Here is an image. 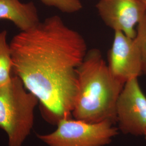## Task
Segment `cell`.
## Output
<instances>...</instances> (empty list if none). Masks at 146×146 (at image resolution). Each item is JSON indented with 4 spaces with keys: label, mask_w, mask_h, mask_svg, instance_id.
Wrapping results in <instances>:
<instances>
[{
    "label": "cell",
    "mask_w": 146,
    "mask_h": 146,
    "mask_svg": "<svg viewBox=\"0 0 146 146\" xmlns=\"http://www.w3.org/2000/svg\"><path fill=\"white\" fill-rule=\"evenodd\" d=\"M141 2L144 4V5H145L146 7V0H141Z\"/></svg>",
    "instance_id": "obj_12"
},
{
    "label": "cell",
    "mask_w": 146,
    "mask_h": 146,
    "mask_svg": "<svg viewBox=\"0 0 146 146\" xmlns=\"http://www.w3.org/2000/svg\"><path fill=\"white\" fill-rule=\"evenodd\" d=\"M116 124L123 134L143 135L146 128V96L137 78L124 85L117 100Z\"/></svg>",
    "instance_id": "obj_5"
},
{
    "label": "cell",
    "mask_w": 146,
    "mask_h": 146,
    "mask_svg": "<svg viewBox=\"0 0 146 146\" xmlns=\"http://www.w3.org/2000/svg\"><path fill=\"white\" fill-rule=\"evenodd\" d=\"M45 5L52 7L63 13H74L80 11L83 5L80 0H41Z\"/></svg>",
    "instance_id": "obj_11"
},
{
    "label": "cell",
    "mask_w": 146,
    "mask_h": 146,
    "mask_svg": "<svg viewBox=\"0 0 146 146\" xmlns=\"http://www.w3.org/2000/svg\"><path fill=\"white\" fill-rule=\"evenodd\" d=\"M108 61L110 72L123 84L142 74L141 56L134 39L121 31H114Z\"/></svg>",
    "instance_id": "obj_7"
},
{
    "label": "cell",
    "mask_w": 146,
    "mask_h": 146,
    "mask_svg": "<svg viewBox=\"0 0 146 146\" xmlns=\"http://www.w3.org/2000/svg\"><path fill=\"white\" fill-rule=\"evenodd\" d=\"M77 74L74 119L90 123L109 121L116 124V104L125 84L112 75L100 50H88Z\"/></svg>",
    "instance_id": "obj_2"
},
{
    "label": "cell",
    "mask_w": 146,
    "mask_h": 146,
    "mask_svg": "<svg viewBox=\"0 0 146 146\" xmlns=\"http://www.w3.org/2000/svg\"><path fill=\"white\" fill-rule=\"evenodd\" d=\"M114 125L109 121L90 123L68 118L61 120L52 133L37 136L48 146H106L119 134Z\"/></svg>",
    "instance_id": "obj_4"
},
{
    "label": "cell",
    "mask_w": 146,
    "mask_h": 146,
    "mask_svg": "<svg viewBox=\"0 0 146 146\" xmlns=\"http://www.w3.org/2000/svg\"><path fill=\"white\" fill-rule=\"evenodd\" d=\"M7 32H0V86L8 83L13 76L10 44L7 41Z\"/></svg>",
    "instance_id": "obj_9"
},
{
    "label": "cell",
    "mask_w": 146,
    "mask_h": 146,
    "mask_svg": "<svg viewBox=\"0 0 146 146\" xmlns=\"http://www.w3.org/2000/svg\"><path fill=\"white\" fill-rule=\"evenodd\" d=\"M38 102L17 76L0 86V128L7 135L8 146H22L31 134Z\"/></svg>",
    "instance_id": "obj_3"
},
{
    "label": "cell",
    "mask_w": 146,
    "mask_h": 146,
    "mask_svg": "<svg viewBox=\"0 0 146 146\" xmlns=\"http://www.w3.org/2000/svg\"><path fill=\"white\" fill-rule=\"evenodd\" d=\"M12 72L40 103L49 123L72 118L77 93V70L88 52L78 31L58 15L21 31L11 43Z\"/></svg>",
    "instance_id": "obj_1"
},
{
    "label": "cell",
    "mask_w": 146,
    "mask_h": 146,
    "mask_svg": "<svg viewBox=\"0 0 146 146\" xmlns=\"http://www.w3.org/2000/svg\"><path fill=\"white\" fill-rule=\"evenodd\" d=\"M134 39L141 56L142 74L146 75V12L137 25L136 34Z\"/></svg>",
    "instance_id": "obj_10"
},
{
    "label": "cell",
    "mask_w": 146,
    "mask_h": 146,
    "mask_svg": "<svg viewBox=\"0 0 146 146\" xmlns=\"http://www.w3.org/2000/svg\"><path fill=\"white\" fill-rule=\"evenodd\" d=\"M96 7L106 25L133 39L136 34L135 27L146 12L141 0H100Z\"/></svg>",
    "instance_id": "obj_6"
},
{
    "label": "cell",
    "mask_w": 146,
    "mask_h": 146,
    "mask_svg": "<svg viewBox=\"0 0 146 146\" xmlns=\"http://www.w3.org/2000/svg\"><path fill=\"white\" fill-rule=\"evenodd\" d=\"M0 20L12 22L21 31L35 26L40 21L36 7L33 2L0 0Z\"/></svg>",
    "instance_id": "obj_8"
},
{
    "label": "cell",
    "mask_w": 146,
    "mask_h": 146,
    "mask_svg": "<svg viewBox=\"0 0 146 146\" xmlns=\"http://www.w3.org/2000/svg\"><path fill=\"white\" fill-rule=\"evenodd\" d=\"M145 136V139L146 140V129H145V132H144V134H143V135Z\"/></svg>",
    "instance_id": "obj_13"
}]
</instances>
